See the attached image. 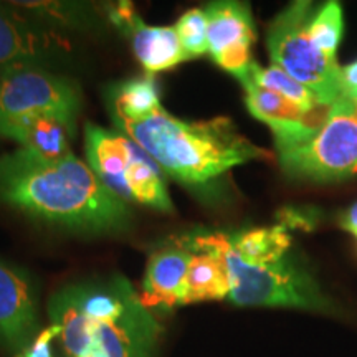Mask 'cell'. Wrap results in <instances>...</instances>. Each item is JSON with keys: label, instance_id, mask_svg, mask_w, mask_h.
<instances>
[{"label": "cell", "instance_id": "obj_22", "mask_svg": "<svg viewBox=\"0 0 357 357\" xmlns=\"http://www.w3.org/2000/svg\"><path fill=\"white\" fill-rule=\"evenodd\" d=\"M177 37L189 58L208 53V24L204 8L187 10L174 25Z\"/></svg>", "mask_w": 357, "mask_h": 357}, {"label": "cell", "instance_id": "obj_1", "mask_svg": "<svg viewBox=\"0 0 357 357\" xmlns=\"http://www.w3.org/2000/svg\"><path fill=\"white\" fill-rule=\"evenodd\" d=\"M0 200L26 215L78 231L124 229L128 204L75 154L43 159L19 147L0 155Z\"/></svg>", "mask_w": 357, "mask_h": 357}, {"label": "cell", "instance_id": "obj_2", "mask_svg": "<svg viewBox=\"0 0 357 357\" xmlns=\"http://www.w3.org/2000/svg\"><path fill=\"white\" fill-rule=\"evenodd\" d=\"M68 357H154L162 326L132 284L114 275L68 284L48 301Z\"/></svg>", "mask_w": 357, "mask_h": 357}, {"label": "cell", "instance_id": "obj_13", "mask_svg": "<svg viewBox=\"0 0 357 357\" xmlns=\"http://www.w3.org/2000/svg\"><path fill=\"white\" fill-rule=\"evenodd\" d=\"M240 83L245 89V102L250 113L273 131L276 153L306 142L324 121H316L312 111L303 109L287 98L268 91L248 79Z\"/></svg>", "mask_w": 357, "mask_h": 357}, {"label": "cell", "instance_id": "obj_20", "mask_svg": "<svg viewBox=\"0 0 357 357\" xmlns=\"http://www.w3.org/2000/svg\"><path fill=\"white\" fill-rule=\"evenodd\" d=\"M8 6L19 12L32 13L30 19H42V22L66 25V26H89L93 24L91 8L83 3L71 2H8Z\"/></svg>", "mask_w": 357, "mask_h": 357}, {"label": "cell", "instance_id": "obj_3", "mask_svg": "<svg viewBox=\"0 0 357 357\" xmlns=\"http://www.w3.org/2000/svg\"><path fill=\"white\" fill-rule=\"evenodd\" d=\"M124 136L141 147L169 177L197 187L268 153L247 139L229 118L185 121L160 108L137 121L114 119Z\"/></svg>", "mask_w": 357, "mask_h": 357}, {"label": "cell", "instance_id": "obj_26", "mask_svg": "<svg viewBox=\"0 0 357 357\" xmlns=\"http://www.w3.org/2000/svg\"><path fill=\"white\" fill-rule=\"evenodd\" d=\"M356 238H357V235H356Z\"/></svg>", "mask_w": 357, "mask_h": 357}, {"label": "cell", "instance_id": "obj_11", "mask_svg": "<svg viewBox=\"0 0 357 357\" xmlns=\"http://www.w3.org/2000/svg\"><path fill=\"white\" fill-rule=\"evenodd\" d=\"M38 291L20 268L0 260V347L17 354L38 336Z\"/></svg>", "mask_w": 357, "mask_h": 357}, {"label": "cell", "instance_id": "obj_19", "mask_svg": "<svg viewBox=\"0 0 357 357\" xmlns=\"http://www.w3.org/2000/svg\"><path fill=\"white\" fill-rule=\"evenodd\" d=\"M243 79H248V82L268 89V91H273L276 95L287 98L288 101L301 106L306 111L314 113V111L321 108H326L323 102L319 101V98L310 91L305 84L296 82L293 77H289L287 71H283L275 65H270L265 68V66H260L257 61H253L247 73H245V77L240 78L238 82H243Z\"/></svg>", "mask_w": 357, "mask_h": 357}, {"label": "cell", "instance_id": "obj_14", "mask_svg": "<svg viewBox=\"0 0 357 357\" xmlns=\"http://www.w3.org/2000/svg\"><path fill=\"white\" fill-rule=\"evenodd\" d=\"M190 258L192 250L182 238L158 250L149 258L142 280L141 300L153 314H164L184 306L185 276Z\"/></svg>", "mask_w": 357, "mask_h": 357}, {"label": "cell", "instance_id": "obj_8", "mask_svg": "<svg viewBox=\"0 0 357 357\" xmlns=\"http://www.w3.org/2000/svg\"><path fill=\"white\" fill-rule=\"evenodd\" d=\"M82 96L75 82L42 66H15L0 71V136L45 114L77 121Z\"/></svg>", "mask_w": 357, "mask_h": 357}, {"label": "cell", "instance_id": "obj_24", "mask_svg": "<svg viewBox=\"0 0 357 357\" xmlns=\"http://www.w3.org/2000/svg\"><path fill=\"white\" fill-rule=\"evenodd\" d=\"M342 96L351 98L357 101V61L354 63L342 66Z\"/></svg>", "mask_w": 357, "mask_h": 357}, {"label": "cell", "instance_id": "obj_15", "mask_svg": "<svg viewBox=\"0 0 357 357\" xmlns=\"http://www.w3.org/2000/svg\"><path fill=\"white\" fill-rule=\"evenodd\" d=\"M77 134V121L56 114H45L12 128L6 136L22 149L43 159H60L71 154L70 142Z\"/></svg>", "mask_w": 357, "mask_h": 357}, {"label": "cell", "instance_id": "obj_4", "mask_svg": "<svg viewBox=\"0 0 357 357\" xmlns=\"http://www.w3.org/2000/svg\"><path fill=\"white\" fill-rule=\"evenodd\" d=\"M184 242L194 248H211L223 258L230 278L229 300L235 305L333 312V303L318 281L289 253L281 260L253 265L230 252L223 234H192Z\"/></svg>", "mask_w": 357, "mask_h": 357}, {"label": "cell", "instance_id": "obj_18", "mask_svg": "<svg viewBox=\"0 0 357 357\" xmlns=\"http://www.w3.org/2000/svg\"><path fill=\"white\" fill-rule=\"evenodd\" d=\"M109 101L113 102V119L119 121H137L162 108L158 84L151 75L116 84Z\"/></svg>", "mask_w": 357, "mask_h": 357}, {"label": "cell", "instance_id": "obj_16", "mask_svg": "<svg viewBox=\"0 0 357 357\" xmlns=\"http://www.w3.org/2000/svg\"><path fill=\"white\" fill-rule=\"evenodd\" d=\"M189 248L192 258L185 276L184 305L229 298L230 278L223 258L211 248Z\"/></svg>", "mask_w": 357, "mask_h": 357}, {"label": "cell", "instance_id": "obj_5", "mask_svg": "<svg viewBox=\"0 0 357 357\" xmlns=\"http://www.w3.org/2000/svg\"><path fill=\"white\" fill-rule=\"evenodd\" d=\"M84 149L91 171L123 202L141 204L162 212L172 211V200L160 169L124 134L88 123L84 128Z\"/></svg>", "mask_w": 357, "mask_h": 357}, {"label": "cell", "instance_id": "obj_7", "mask_svg": "<svg viewBox=\"0 0 357 357\" xmlns=\"http://www.w3.org/2000/svg\"><path fill=\"white\" fill-rule=\"evenodd\" d=\"M280 166L293 178L333 182L357 174V101L339 98L318 131L303 144L278 153Z\"/></svg>", "mask_w": 357, "mask_h": 357}, {"label": "cell", "instance_id": "obj_9", "mask_svg": "<svg viewBox=\"0 0 357 357\" xmlns=\"http://www.w3.org/2000/svg\"><path fill=\"white\" fill-rule=\"evenodd\" d=\"M208 24V53L212 60L236 79L245 77L257 40L252 10L247 3L222 0L204 8Z\"/></svg>", "mask_w": 357, "mask_h": 357}, {"label": "cell", "instance_id": "obj_25", "mask_svg": "<svg viewBox=\"0 0 357 357\" xmlns=\"http://www.w3.org/2000/svg\"><path fill=\"white\" fill-rule=\"evenodd\" d=\"M341 223L347 231H351V234L354 236L357 235V204L352 205L349 211H347L344 215H342Z\"/></svg>", "mask_w": 357, "mask_h": 357}, {"label": "cell", "instance_id": "obj_10", "mask_svg": "<svg viewBox=\"0 0 357 357\" xmlns=\"http://www.w3.org/2000/svg\"><path fill=\"white\" fill-rule=\"evenodd\" d=\"M70 43L8 3H0V71L42 66L68 55Z\"/></svg>", "mask_w": 357, "mask_h": 357}, {"label": "cell", "instance_id": "obj_6", "mask_svg": "<svg viewBox=\"0 0 357 357\" xmlns=\"http://www.w3.org/2000/svg\"><path fill=\"white\" fill-rule=\"evenodd\" d=\"M316 8L314 3L306 0L289 3L271 22L266 47L271 65L305 84L323 106L329 108L342 98V66L324 55L312 40L310 25Z\"/></svg>", "mask_w": 357, "mask_h": 357}, {"label": "cell", "instance_id": "obj_12", "mask_svg": "<svg viewBox=\"0 0 357 357\" xmlns=\"http://www.w3.org/2000/svg\"><path fill=\"white\" fill-rule=\"evenodd\" d=\"M109 17L128 35L134 55L149 75L171 70L190 60L174 26L144 24L136 15L131 3H116Z\"/></svg>", "mask_w": 357, "mask_h": 357}, {"label": "cell", "instance_id": "obj_23", "mask_svg": "<svg viewBox=\"0 0 357 357\" xmlns=\"http://www.w3.org/2000/svg\"><path fill=\"white\" fill-rule=\"evenodd\" d=\"M58 337H60V328L55 324H50L48 328L42 329L38 336L29 346H25L24 349L13 354V357H55L53 356L52 346Z\"/></svg>", "mask_w": 357, "mask_h": 357}, {"label": "cell", "instance_id": "obj_21", "mask_svg": "<svg viewBox=\"0 0 357 357\" xmlns=\"http://www.w3.org/2000/svg\"><path fill=\"white\" fill-rule=\"evenodd\" d=\"M312 40L319 50L333 60H337L336 52L342 38L344 20H342V7L339 2H326L316 8L310 25Z\"/></svg>", "mask_w": 357, "mask_h": 357}, {"label": "cell", "instance_id": "obj_17", "mask_svg": "<svg viewBox=\"0 0 357 357\" xmlns=\"http://www.w3.org/2000/svg\"><path fill=\"white\" fill-rule=\"evenodd\" d=\"M223 240L231 253L253 265L281 260L288 255L291 247V236L287 225L223 234Z\"/></svg>", "mask_w": 357, "mask_h": 357}]
</instances>
